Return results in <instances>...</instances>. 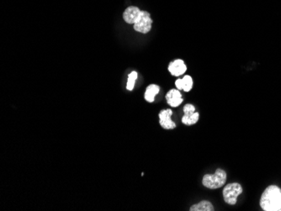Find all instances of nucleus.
I'll list each match as a JSON object with an SVG mask.
<instances>
[{"label": "nucleus", "mask_w": 281, "mask_h": 211, "mask_svg": "<svg viewBox=\"0 0 281 211\" xmlns=\"http://www.w3.org/2000/svg\"><path fill=\"white\" fill-rule=\"evenodd\" d=\"M261 208L264 211H281V190L276 185L268 186L260 198Z\"/></svg>", "instance_id": "obj_1"}, {"label": "nucleus", "mask_w": 281, "mask_h": 211, "mask_svg": "<svg viewBox=\"0 0 281 211\" xmlns=\"http://www.w3.org/2000/svg\"><path fill=\"white\" fill-rule=\"evenodd\" d=\"M226 172L221 168L216 169L215 174H206L203 177L202 184L207 188L216 190L226 184Z\"/></svg>", "instance_id": "obj_2"}, {"label": "nucleus", "mask_w": 281, "mask_h": 211, "mask_svg": "<svg viewBox=\"0 0 281 211\" xmlns=\"http://www.w3.org/2000/svg\"><path fill=\"white\" fill-rule=\"evenodd\" d=\"M242 193V188L238 182H232L226 185L223 190L224 201L230 206L236 203L237 197Z\"/></svg>", "instance_id": "obj_3"}, {"label": "nucleus", "mask_w": 281, "mask_h": 211, "mask_svg": "<svg viewBox=\"0 0 281 211\" xmlns=\"http://www.w3.org/2000/svg\"><path fill=\"white\" fill-rule=\"evenodd\" d=\"M153 20L151 18V14L147 11H141L139 17L135 22L134 30L136 32H140L142 34H147L152 29Z\"/></svg>", "instance_id": "obj_4"}, {"label": "nucleus", "mask_w": 281, "mask_h": 211, "mask_svg": "<svg viewBox=\"0 0 281 211\" xmlns=\"http://www.w3.org/2000/svg\"><path fill=\"white\" fill-rule=\"evenodd\" d=\"M194 111H195V108L193 104H187L186 106H184V116L182 118L183 124H186V126H192V124L197 123L200 114L198 112H194Z\"/></svg>", "instance_id": "obj_5"}, {"label": "nucleus", "mask_w": 281, "mask_h": 211, "mask_svg": "<svg viewBox=\"0 0 281 211\" xmlns=\"http://www.w3.org/2000/svg\"><path fill=\"white\" fill-rule=\"evenodd\" d=\"M173 116L172 110H163L158 114L159 123L161 126L165 130H173L176 127V124L172 120L171 116Z\"/></svg>", "instance_id": "obj_6"}, {"label": "nucleus", "mask_w": 281, "mask_h": 211, "mask_svg": "<svg viewBox=\"0 0 281 211\" xmlns=\"http://www.w3.org/2000/svg\"><path fill=\"white\" fill-rule=\"evenodd\" d=\"M187 66L181 59L171 62L168 65V71L173 76H179L186 72Z\"/></svg>", "instance_id": "obj_7"}, {"label": "nucleus", "mask_w": 281, "mask_h": 211, "mask_svg": "<svg viewBox=\"0 0 281 211\" xmlns=\"http://www.w3.org/2000/svg\"><path fill=\"white\" fill-rule=\"evenodd\" d=\"M141 10L136 6H130L128 8H126V10L124 11L123 18L124 20L127 24H134L135 22H137V18L139 17Z\"/></svg>", "instance_id": "obj_8"}, {"label": "nucleus", "mask_w": 281, "mask_h": 211, "mask_svg": "<svg viewBox=\"0 0 281 211\" xmlns=\"http://www.w3.org/2000/svg\"><path fill=\"white\" fill-rule=\"evenodd\" d=\"M166 100L171 107H178L183 102L181 92L179 90H171L166 94Z\"/></svg>", "instance_id": "obj_9"}, {"label": "nucleus", "mask_w": 281, "mask_h": 211, "mask_svg": "<svg viewBox=\"0 0 281 211\" xmlns=\"http://www.w3.org/2000/svg\"><path fill=\"white\" fill-rule=\"evenodd\" d=\"M175 86L179 90H184V92H189L193 87V80L189 75L185 76L182 80H177Z\"/></svg>", "instance_id": "obj_10"}, {"label": "nucleus", "mask_w": 281, "mask_h": 211, "mask_svg": "<svg viewBox=\"0 0 281 211\" xmlns=\"http://www.w3.org/2000/svg\"><path fill=\"white\" fill-rule=\"evenodd\" d=\"M160 91V88L158 85L151 84L147 88L145 92L144 98L147 102L153 103L155 100L156 95Z\"/></svg>", "instance_id": "obj_11"}, {"label": "nucleus", "mask_w": 281, "mask_h": 211, "mask_svg": "<svg viewBox=\"0 0 281 211\" xmlns=\"http://www.w3.org/2000/svg\"><path fill=\"white\" fill-rule=\"evenodd\" d=\"M190 211H213L214 210V206L210 201L203 200L200 201V203L195 204L194 206H192L189 208Z\"/></svg>", "instance_id": "obj_12"}, {"label": "nucleus", "mask_w": 281, "mask_h": 211, "mask_svg": "<svg viewBox=\"0 0 281 211\" xmlns=\"http://www.w3.org/2000/svg\"><path fill=\"white\" fill-rule=\"evenodd\" d=\"M137 78V72H132L131 74H129L128 80H127V84H126V88H127L129 91H132V90H133V88H134L135 82H136Z\"/></svg>", "instance_id": "obj_13"}]
</instances>
